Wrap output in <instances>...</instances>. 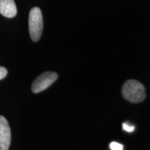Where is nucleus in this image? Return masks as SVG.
Segmentation results:
<instances>
[{
	"instance_id": "obj_1",
	"label": "nucleus",
	"mask_w": 150,
	"mask_h": 150,
	"mask_svg": "<svg viewBox=\"0 0 150 150\" xmlns=\"http://www.w3.org/2000/svg\"><path fill=\"white\" fill-rule=\"evenodd\" d=\"M122 96L131 103L141 102L145 98V90L143 85L136 80H127L122 88Z\"/></svg>"
},
{
	"instance_id": "obj_2",
	"label": "nucleus",
	"mask_w": 150,
	"mask_h": 150,
	"mask_svg": "<svg viewBox=\"0 0 150 150\" xmlns=\"http://www.w3.org/2000/svg\"><path fill=\"white\" fill-rule=\"evenodd\" d=\"M43 19L42 13L38 7L31 8L29 17V31L31 40H39L42 33Z\"/></svg>"
},
{
	"instance_id": "obj_3",
	"label": "nucleus",
	"mask_w": 150,
	"mask_h": 150,
	"mask_svg": "<svg viewBox=\"0 0 150 150\" xmlns=\"http://www.w3.org/2000/svg\"><path fill=\"white\" fill-rule=\"evenodd\" d=\"M57 78V73L54 72H45L41 74L33 82L31 86L33 93H38L45 91L54 83Z\"/></svg>"
},
{
	"instance_id": "obj_4",
	"label": "nucleus",
	"mask_w": 150,
	"mask_h": 150,
	"mask_svg": "<svg viewBox=\"0 0 150 150\" xmlns=\"http://www.w3.org/2000/svg\"><path fill=\"white\" fill-rule=\"evenodd\" d=\"M11 141V132L8 121L0 115V150H8Z\"/></svg>"
},
{
	"instance_id": "obj_5",
	"label": "nucleus",
	"mask_w": 150,
	"mask_h": 150,
	"mask_svg": "<svg viewBox=\"0 0 150 150\" xmlns=\"http://www.w3.org/2000/svg\"><path fill=\"white\" fill-rule=\"evenodd\" d=\"M0 13L8 18L16 16L17 7L14 0H0Z\"/></svg>"
},
{
	"instance_id": "obj_6",
	"label": "nucleus",
	"mask_w": 150,
	"mask_h": 150,
	"mask_svg": "<svg viewBox=\"0 0 150 150\" xmlns=\"http://www.w3.org/2000/svg\"><path fill=\"white\" fill-rule=\"evenodd\" d=\"M110 148L111 150H123V145L117 142H112L110 144Z\"/></svg>"
},
{
	"instance_id": "obj_7",
	"label": "nucleus",
	"mask_w": 150,
	"mask_h": 150,
	"mask_svg": "<svg viewBox=\"0 0 150 150\" xmlns=\"http://www.w3.org/2000/svg\"><path fill=\"white\" fill-rule=\"evenodd\" d=\"M122 127L124 130L127 131V132H132V131H134L135 129L134 126H131V125H129V124L127 123H123Z\"/></svg>"
},
{
	"instance_id": "obj_8",
	"label": "nucleus",
	"mask_w": 150,
	"mask_h": 150,
	"mask_svg": "<svg viewBox=\"0 0 150 150\" xmlns=\"http://www.w3.org/2000/svg\"><path fill=\"white\" fill-rule=\"evenodd\" d=\"M7 75V70L5 67L0 66V80L3 79Z\"/></svg>"
}]
</instances>
